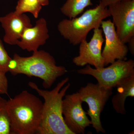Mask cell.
Returning <instances> with one entry per match:
<instances>
[{
    "instance_id": "obj_1",
    "label": "cell",
    "mask_w": 134,
    "mask_h": 134,
    "mask_svg": "<svg viewBox=\"0 0 134 134\" xmlns=\"http://www.w3.org/2000/svg\"><path fill=\"white\" fill-rule=\"evenodd\" d=\"M69 81L66 77L51 91L42 90L34 82L29 86L44 99L41 122L36 134H73L65 124L62 114V102L70 84L64 85Z\"/></svg>"
},
{
    "instance_id": "obj_2",
    "label": "cell",
    "mask_w": 134,
    "mask_h": 134,
    "mask_svg": "<svg viewBox=\"0 0 134 134\" xmlns=\"http://www.w3.org/2000/svg\"><path fill=\"white\" fill-rule=\"evenodd\" d=\"M9 72L14 76L24 74L36 77L43 81V87L49 89L58 77L68 71L63 66H57L55 59L44 50H37L32 55L24 57L15 53L10 62Z\"/></svg>"
},
{
    "instance_id": "obj_3",
    "label": "cell",
    "mask_w": 134,
    "mask_h": 134,
    "mask_svg": "<svg viewBox=\"0 0 134 134\" xmlns=\"http://www.w3.org/2000/svg\"><path fill=\"white\" fill-rule=\"evenodd\" d=\"M7 109L14 134H34L38 129L43 103L38 97L23 91L7 100Z\"/></svg>"
},
{
    "instance_id": "obj_4",
    "label": "cell",
    "mask_w": 134,
    "mask_h": 134,
    "mask_svg": "<svg viewBox=\"0 0 134 134\" xmlns=\"http://www.w3.org/2000/svg\"><path fill=\"white\" fill-rule=\"evenodd\" d=\"M111 16L108 7L99 2L96 7L86 10L78 17L63 19L58 25L60 34L74 46L86 40L91 30L99 28L101 22Z\"/></svg>"
},
{
    "instance_id": "obj_5",
    "label": "cell",
    "mask_w": 134,
    "mask_h": 134,
    "mask_svg": "<svg viewBox=\"0 0 134 134\" xmlns=\"http://www.w3.org/2000/svg\"><path fill=\"white\" fill-rule=\"evenodd\" d=\"M113 89L105 88L99 86L98 83L88 82L77 92L83 102L87 103L88 106L87 114L90 117L92 127L97 133H105L100 120V114L113 94Z\"/></svg>"
},
{
    "instance_id": "obj_6",
    "label": "cell",
    "mask_w": 134,
    "mask_h": 134,
    "mask_svg": "<svg viewBox=\"0 0 134 134\" xmlns=\"http://www.w3.org/2000/svg\"><path fill=\"white\" fill-rule=\"evenodd\" d=\"M80 74L90 75L95 77L99 85L106 89H113L121 81L134 72V61L117 60L109 66L100 69L93 68L90 65L78 70Z\"/></svg>"
},
{
    "instance_id": "obj_7",
    "label": "cell",
    "mask_w": 134,
    "mask_h": 134,
    "mask_svg": "<svg viewBox=\"0 0 134 134\" xmlns=\"http://www.w3.org/2000/svg\"><path fill=\"white\" fill-rule=\"evenodd\" d=\"M118 37L124 43L134 37V0H121L108 7Z\"/></svg>"
},
{
    "instance_id": "obj_8",
    "label": "cell",
    "mask_w": 134,
    "mask_h": 134,
    "mask_svg": "<svg viewBox=\"0 0 134 134\" xmlns=\"http://www.w3.org/2000/svg\"><path fill=\"white\" fill-rule=\"evenodd\" d=\"M63 99L62 114L66 125L73 134H83L91 125L87 113L82 106L83 103L78 92L65 96Z\"/></svg>"
},
{
    "instance_id": "obj_9",
    "label": "cell",
    "mask_w": 134,
    "mask_h": 134,
    "mask_svg": "<svg viewBox=\"0 0 134 134\" xmlns=\"http://www.w3.org/2000/svg\"><path fill=\"white\" fill-rule=\"evenodd\" d=\"M105 41L102 29H93V34L90 41L83 40L79 44V55L72 60V62L77 66L92 65L96 69L105 67L102 55V48Z\"/></svg>"
},
{
    "instance_id": "obj_10",
    "label": "cell",
    "mask_w": 134,
    "mask_h": 134,
    "mask_svg": "<svg viewBox=\"0 0 134 134\" xmlns=\"http://www.w3.org/2000/svg\"><path fill=\"white\" fill-rule=\"evenodd\" d=\"M104 35L105 44L102 55L104 66H107L117 60H126L128 47L120 39L115 28L110 19L102 21L100 24Z\"/></svg>"
},
{
    "instance_id": "obj_11",
    "label": "cell",
    "mask_w": 134,
    "mask_h": 134,
    "mask_svg": "<svg viewBox=\"0 0 134 134\" xmlns=\"http://www.w3.org/2000/svg\"><path fill=\"white\" fill-rule=\"evenodd\" d=\"M0 23L5 31L3 41L11 46L16 45L25 30L33 26L28 16L18 15L14 11L0 17Z\"/></svg>"
},
{
    "instance_id": "obj_12",
    "label": "cell",
    "mask_w": 134,
    "mask_h": 134,
    "mask_svg": "<svg viewBox=\"0 0 134 134\" xmlns=\"http://www.w3.org/2000/svg\"><path fill=\"white\" fill-rule=\"evenodd\" d=\"M47 23L43 18L36 22L34 26L26 28L17 46L23 50L34 52L45 44L49 38Z\"/></svg>"
},
{
    "instance_id": "obj_13",
    "label": "cell",
    "mask_w": 134,
    "mask_h": 134,
    "mask_svg": "<svg viewBox=\"0 0 134 134\" xmlns=\"http://www.w3.org/2000/svg\"><path fill=\"white\" fill-rule=\"evenodd\" d=\"M117 92L112 99L113 108L118 114L124 115L126 113L125 108L126 99L134 97V72L125 77L116 85Z\"/></svg>"
},
{
    "instance_id": "obj_14",
    "label": "cell",
    "mask_w": 134,
    "mask_h": 134,
    "mask_svg": "<svg viewBox=\"0 0 134 134\" xmlns=\"http://www.w3.org/2000/svg\"><path fill=\"white\" fill-rule=\"evenodd\" d=\"M93 5L91 0H66L60 8L63 14L69 19L76 17L89 6Z\"/></svg>"
},
{
    "instance_id": "obj_15",
    "label": "cell",
    "mask_w": 134,
    "mask_h": 134,
    "mask_svg": "<svg viewBox=\"0 0 134 134\" xmlns=\"http://www.w3.org/2000/svg\"><path fill=\"white\" fill-rule=\"evenodd\" d=\"M42 7L40 0H18L14 12L18 15L29 12L37 19Z\"/></svg>"
},
{
    "instance_id": "obj_16",
    "label": "cell",
    "mask_w": 134,
    "mask_h": 134,
    "mask_svg": "<svg viewBox=\"0 0 134 134\" xmlns=\"http://www.w3.org/2000/svg\"><path fill=\"white\" fill-rule=\"evenodd\" d=\"M7 100L0 97V134H14L7 109Z\"/></svg>"
},
{
    "instance_id": "obj_17",
    "label": "cell",
    "mask_w": 134,
    "mask_h": 134,
    "mask_svg": "<svg viewBox=\"0 0 134 134\" xmlns=\"http://www.w3.org/2000/svg\"><path fill=\"white\" fill-rule=\"evenodd\" d=\"M11 59L0 38V72L6 74L9 72V65Z\"/></svg>"
},
{
    "instance_id": "obj_18",
    "label": "cell",
    "mask_w": 134,
    "mask_h": 134,
    "mask_svg": "<svg viewBox=\"0 0 134 134\" xmlns=\"http://www.w3.org/2000/svg\"><path fill=\"white\" fill-rule=\"evenodd\" d=\"M8 82L6 73L0 72V95H8Z\"/></svg>"
},
{
    "instance_id": "obj_19",
    "label": "cell",
    "mask_w": 134,
    "mask_h": 134,
    "mask_svg": "<svg viewBox=\"0 0 134 134\" xmlns=\"http://www.w3.org/2000/svg\"><path fill=\"white\" fill-rule=\"evenodd\" d=\"M99 1H100L99 2L102 5L105 7H108L109 5L121 0H99Z\"/></svg>"
},
{
    "instance_id": "obj_20",
    "label": "cell",
    "mask_w": 134,
    "mask_h": 134,
    "mask_svg": "<svg viewBox=\"0 0 134 134\" xmlns=\"http://www.w3.org/2000/svg\"><path fill=\"white\" fill-rule=\"evenodd\" d=\"M129 44V50H130V52L132 54H134V37L130 40V41L128 42Z\"/></svg>"
},
{
    "instance_id": "obj_21",
    "label": "cell",
    "mask_w": 134,
    "mask_h": 134,
    "mask_svg": "<svg viewBox=\"0 0 134 134\" xmlns=\"http://www.w3.org/2000/svg\"><path fill=\"white\" fill-rule=\"evenodd\" d=\"M41 5L43 7L48 6L49 4V0H40Z\"/></svg>"
}]
</instances>
